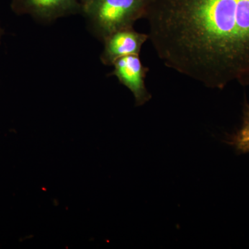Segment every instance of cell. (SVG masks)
Masks as SVG:
<instances>
[{
  "label": "cell",
  "instance_id": "3957f363",
  "mask_svg": "<svg viewBox=\"0 0 249 249\" xmlns=\"http://www.w3.org/2000/svg\"><path fill=\"white\" fill-rule=\"evenodd\" d=\"M112 66L114 70L111 76H116L132 93L136 106H143L151 100V93L147 90L145 82L149 68L142 65L139 55L118 59Z\"/></svg>",
  "mask_w": 249,
  "mask_h": 249
},
{
  "label": "cell",
  "instance_id": "52a82bcc",
  "mask_svg": "<svg viewBox=\"0 0 249 249\" xmlns=\"http://www.w3.org/2000/svg\"><path fill=\"white\" fill-rule=\"evenodd\" d=\"M78 1H79L80 4H81L82 7H83V9L87 5L89 4L91 0H78Z\"/></svg>",
  "mask_w": 249,
  "mask_h": 249
},
{
  "label": "cell",
  "instance_id": "5b68a950",
  "mask_svg": "<svg viewBox=\"0 0 249 249\" xmlns=\"http://www.w3.org/2000/svg\"><path fill=\"white\" fill-rule=\"evenodd\" d=\"M28 9L37 17L55 19L79 9L78 0H24Z\"/></svg>",
  "mask_w": 249,
  "mask_h": 249
},
{
  "label": "cell",
  "instance_id": "6da1fadb",
  "mask_svg": "<svg viewBox=\"0 0 249 249\" xmlns=\"http://www.w3.org/2000/svg\"><path fill=\"white\" fill-rule=\"evenodd\" d=\"M145 18L165 66L212 89L249 85V0H154Z\"/></svg>",
  "mask_w": 249,
  "mask_h": 249
},
{
  "label": "cell",
  "instance_id": "7a4b0ae2",
  "mask_svg": "<svg viewBox=\"0 0 249 249\" xmlns=\"http://www.w3.org/2000/svg\"><path fill=\"white\" fill-rule=\"evenodd\" d=\"M154 0H91L83 9L95 31L104 40L116 31L133 28L145 18Z\"/></svg>",
  "mask_w": 249,
  "mask_h": 249
},
{
  "label": "cell",
  "instance_id": "277c9868",
  "mask_svg": "<svg viewBox=\"0 0 249 249\" xmlns=\"http://www.w3.org/2000/svg\"><path fill=\"white\" fill-rule=\"evenodd\" d=\"M148 40V35L137 32L134 28L113 33L104 39V49L101 61L112 65L118 59L132 55H139L142 45Z\"/></svg>",
  "mask_w": 249,
  "mask_h": 249
},
{
  "label": "cell",
  "instance_id": "8992f818",
  "mask_svg": "<svg viewBox=\"0 0 249 249\" xmlns=\"http://www.w3.org/2000/svg\"><path fill=\"white\" fill-rule=\"evenodd\" d=\"M227 142L240 154L249 153V103L245 100L240 128L228 137Z\"/></svg>",
  "mask_w": 249,
  "mask_h": 249
}]
</instances>
